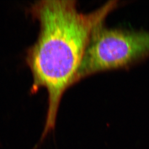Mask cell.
<instances>
[{"mask_svg": "<svg viewBox=\"0 0 149 149\" xmlns=\"http://www.w3.org/2000/svg\"><path fill=\"white\" fill-rule=\"evenodd\" d=\"M149 57V31L109 28L104 22L93 30L74 85L103 71L127 68Z\"/></svg>", "mask_w": 149, "mask_h": 149, "instance_id": "cell-2", "label": "cell"}, {"mask_svg": "<svg viewBox=\"0 0 149 149\" xmlns=\"http://www.w3.org/2000/svg\"><path fill=\"white\" fill-rule=\"evenodd\" d=\"M119 5L108 1L88 13L79 11L76 0H41L29 12L39 24L36 41L27 49L26 61L32 72L31 93L44 88L48 94L42 143L55 127L65 92L74 80L93 30Z\"/></svg>", "mask_w": 149, "mask_h": 149, "instance_id": "cell-1", "label": "cell"}]
</instances>
